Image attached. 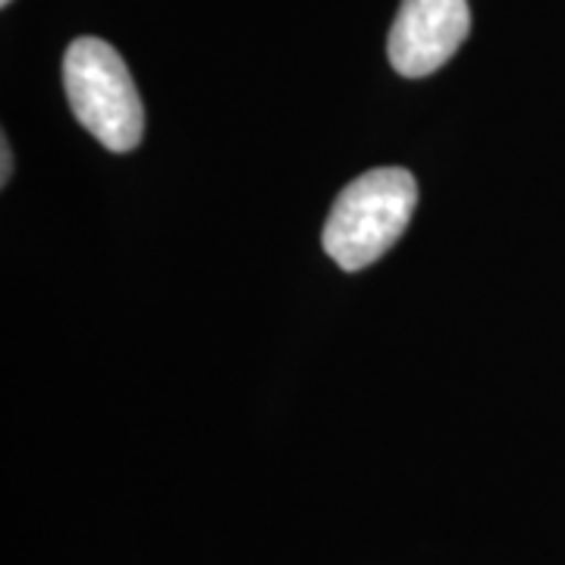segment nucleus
I'll list each match as a JSON object with an SVG mask.
<instances>
[{"mask_svg":"<svg viewBox=\"0 0 565 565\" xmlns=\"http://www.w3.org/2000/svg\"><path fill=\"white\" fill-rule=\"evenodd\" d=\"M63 88L76 120L110 151H132L145 110L122 57L102 39H76L63 57Z\"/></svg>","mask_w":565,"mask_h":565,"instance_id":"f03ea898","label":"nucleus"},{"mask_svg":"<svg viewBox=\"0 0 565 565\" xmlns=\"http://www.w3.org/2000/svg\"><path fill=\"white\" fill-rule=\"evenodd\" d=\"M418 185L403 167H381L349 182L323 223V252L343 270H362L386 255L415 214Z\"/></svg>","mask_w":565,"mask_h":565,"instance_id":"f257e3e1","label":"nucleus"},{"mask_svg":"<svg viewBox=\"0 0 565 565\" xmlns=\"http://www.w3.org/2000/svg\"><path fill=\"white\" fill-rule=\"evenodd\" d=\"M0 3H10V0H0Z\"/></svg>","mask_w":565,"mask_h":565,"instance_id":"39448f33","label":"nucleus"},{"mask_svg":"<svg viewBox=\"0 0 565 565\" xmlns=\"http://www.w3.org/2000/svg\"><path fill=\"white\" fill-rule=\"evenodd\" d=\"M468 29V0H403L386 39V54L399 76L422 79L462 47Z\"/></svg>","mask_w":565,"mask_h":565,"instance_id":"7ed1b4c3","label":"nucleus"},{"mask_svg":"<svg viewBox=\"0 0 565 565\" xmlns=\"http://www.w3.org/2000/svg\"><path fill=\"white\" fill-rule=\"evenodd\" d=\"M0 180H3V185L10 182V173H13V154H10V141L3 139L0 141Z\"/></svg>","mask_w":565,"mask_h":565,"instance_id":"20e7f679","label":"nucleus"}]
</instances>
